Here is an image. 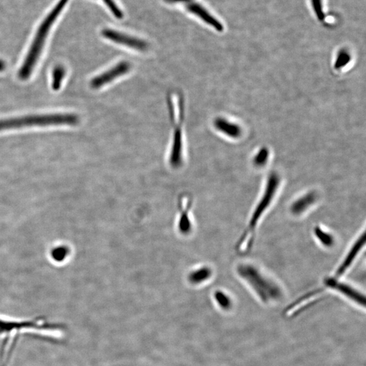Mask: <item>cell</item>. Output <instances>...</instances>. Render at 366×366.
Returning a JSON list of instances; mask_svg holds the SVG:
<instances>
[{
    "label": "cell",
    "instance_id": "1",
    "mask_svg": "<svg viewBox=\"0 0 366 366\" xmlns=\"http://www.w3.org/2000/svg\"><path fill=\"white\" fill-rule=\"evenodd\" d=\"M280 182L279 176L275 173H271L268 177L263 193H261L254 207L247 227L244 229L236 245L238 253H248L253 247L258 227L277 197Z\"/></svg>",
    "mask_w": 366,
    "mask_h": 366
},
{
    "label": "cell",
    "instance_id": "2",
    "mask_svg": "<svg viewBox=\"0 0 366 366\" xmlns=\"http://www.w3.org/2000/svg\"><path fill=\"white\" fill-rule=\"evenodd\" d=\"M68 1L69 0H59L38 28L31 47L18 72V76L20 79L27 80L31 75L34 68L39 61L40 55L43 53L46 40L51 27H53L57 18L61 15V12L65 9Z\"/></svg>",
    "mask_w": 366,
    "mask_h": 366
},
{
    "label": "cell",
    "instance_id": "3",
    "mask_svg": "<svg viewBox=\"0 0 366 366\" xmlns=\"http://www.w3.org/2000/svg\"><path fill=\"white\" fill-rule=\"evenodd\" d=\"M237 273L263 303H273L282 297L279 286L255 265L242 263L237 267Z\"/></svg>",
    "mask_w": 366,
    "mask_h": 366
},
{
    "label": "cell",
    "instance_id": "4",
    "mask_svg": "<svg viewBox=\"0 0 366 366\" xmlns=\"http://www.w3.org/2000/svg\"><path fill=\"white\" fill-rule=\"evenodd\" d=\"M322 289L325 293L329 291L335 292L359 307H365V296L353 286L342 281V279H337L332 275L329 276L324 279Z\"/></svg>",
    "mask_w": 366,
    "mask_h": 366
},
{
    "label": "cell",
    "instance_id": "5",
    "mask_svg": "<svg viewBox=\"0 0 366 366\" xmlns=\"http://www.w3.org/2000/svg\"><path fill=\"white\" fill-rule=\"evenodd\" d=\"M365 243V231L358 235L357 239L352 243L351 248L347 252L345 257L342 259L341 263L338 265L337 269L334 272L333 276L337 279H341V278L349 271L352 266L354 265L356 260L359 257L362 250L364 249Z\"/></svg>",
    "mask_w": 366,
    "mask_h": 366
},
{
    "label": "cell",
    "instance_id": "6",
    "mask_svg": "<svg viewBox=\"0 0 366 366\" xmlns=\"http://www.w3.org/2000/svg\"><path fill=\"white\" fill-rule=\"evenodd\" d=\"M131 69L129 62L121 61L107 71L96 76L91 82V87L94 89H100L107 85L117 78L129 73Z\"/></svg>",
    "mask_w": 366,
    "mask_h": 366
},
{
    "label": "cell",
    "instance_id": "7",
    "mask_svg": "<svg viewBox=\"0 0 366 366\" xmlns=\"http://www.w3.org/2000/svg\"><path fill=\"white\" fill-rule=\"evenodd\" d=\"M102 35L106 39L111 40L113 43L126 46V47L137 50V51H145L149 48V45L144 40L115 31L113 29H103V31H102Z\"/></svg>",
    "mask_w": 366,
    "mask_h": 366
},
{
    "label": "cell",
    "instance_id": "8",
    "mask_svg": "<svg viewBox=\"0 0 366 366\" xmlns=\"http://www.w3.org/2000/svg\"><path fill=\"white\" fill-rule=\"evenodd\" d=\"M318 198L319 197L316 192L311 191L303 194L292 204L290 208L291 213L295 216L303 215L317 203Z\"/></svg>",
    "mask_w": 366,
    "mask_h": 366
},
{
    "label": "cell",
    "instance_id": "9",
    "mask_svg": "<svg viewBox=\"0 0 366 366\" xmlns=\"http://www.w3.org/2000/svg\"><path fill=\"white\" fill-rule=\"evenodd\" d=\"M181 124L182 121L180 122L174 134L173 147L170 156V164L175 169L181 167L183 162V133L181 131Z\"/></svg>",
    "mask_w": 366,
    "mask_h": 366
},
{
    "label": "cell",
    "instance_id": "10",
    "mask_svg": "<svg viewBox=\"0 0 366 366\" xmlns=\"http://www.w3.org/2000/svg\"><path fill=\"white\" fill-rule=\"evenodd\" d=\"M186 8L190 13H193V15L197 16L200 19L207 23L208 25H211V27L215 28L217 31L222 32L223 31V26L217 19H215L213 16L209 13L199 4L196 3H191L188 2L186 3Z\"/></svg>",
    "mask_w": 366,
    "mask_h": 366
},
{
    "label": "cell",
    "instance_id": "11",
    "mask_svg": "<svg viewBox=\"0 0 366 366\" xmlns=\"http://www.w3.org/2000/svg\"><path fill=\"white\" fill-rule=\"evenodd\" d=\"M215 126L218 131L225 134L228 137L236 139L241 135V130L239 126L231 123L224 118H217L215 121Z\"/></svg>",
    "mask_w": 366,
    "mask_h": 366
},
{
    "label": "cell",
    "instance_id": "12",
    "mask_svg": "<svg viewBox=\"0 0 366 366\" xmlns=\"http://www.w3.org/2000/svg\"><path fill=\"white\" fill-rule=\"evenodd\" d=\"M314 234L317 241L323 247L327 248L333 247L335 241V237L327 230L317 226L314 229Z\"/></svg>",
    "mask_w": 366,
    "mask_h": 366
},
{
    "label": "cell",
    "instance_id": "13",
    "mask_svg": "<svg viewBox=\"0 0 366 366\" xmlns=\"http://www.w3.org/2000/svg\"><path fill=\"white\" fill-rule=\"evenodd\" d=\"M191 202L189 198L186 197V204L185 210H181V218L179 221V229L182 233H187L191 229V222L189 217V210L191 207Z\"/></svg>",
    "mask_w": 366,
    "mask_h": 366
},
{
    "label": "cell",
    "instance_id": "14",
    "mask_svg": "<svg viewBox=\"0 0 366 366\" xmlns=\"http://www.w3.org/2000/svg\"><path fill=\"white\" fill-rule=\"evenodd\" d=\"M212 273V270L209 267L199 268L190 274L189 280L193 283H201L211 278Z\"/></svg>",
    "mask_w": 366,
    "mask_h": 366
},
{
    "label": "cell",
    "instance_id": "15",
    "mask_svg": "<svg viewBox=\"0 0 366 366\" xmlns=\"http://www.w3.org/2000/svg\"><path fill=\"white\" fill-rule=\"evenodd\" d=\"M65 75V69L63 66H57L53 71V83L52 87L54 91H59L62 82Z\"/></svg>",
    "mask_w": 366,
    "mask_h": 366
},
{
    "label": "cell",
    "instance_id": "16",
    "mask_svg": "<svg viewBox=\"0 0 366 366\" xmlns=\"http://www.w3.org/2000/svg\"><path fill=\"white\" fill-rule=\"evenodd\" d=\"M351 55L348 52L345 51H341L337 56V60H336L335 64V68L336 69H341L343 67H345L349 61H351Z\"/></svg>",
    "mask_w": 366,
    "mask_h": 366
},
{
    "label": "cell",
    "instance_id": "17",
    "mask_svg": "<svg viewBox=\"0 0 366 366\" xmlns=\"http://www.w3.org/2000/svg\"><path fill=\"white\" fill-rule=\"evenodd\" d=\"M269 150L267 148H262L259 151V153L255 156L254 159V164L258 167H264L267 162L268 158H269Z\"/></svg>",
    "mask_w": 366,
    "mask_h": 366
},
{
    "label": "cell",
    "instance_id": "18",
    "mask_svg": "<svg viewBox=\"0 0 366 366\" xmlns=\"http://www.w3.org/2000/svg\"><path fill=\"white\" fill-rule=\"evenodd\" d=\"M215 299L220 307L223 309H227L231 307V299L223 292H217L215 293Z\"/></svg>",
    "mask_w": 366,
    "mask_h": 366
},
{
    "label": "cell",
    "instance_id": "19",
    "mask_svg": "<svg viewBox=\"0 0 366 366\" xmlns=\"http://www.w3.org/2000/svg\"><path fill=\"white\" fill-rule=\"evenodd\" d=\"M103 3L107 5L108 9L111 11L113 15L118 19H121L124 18L123 12L120 10L119 7L116 5L114 0H103Z\"/></svg>",
    "mask_w": 366,
    "mask_h": 366
},
{
    "label": "cell",
    "instance_id": "20",
    "mask_svg": "<svg viewBox=\"0 0 366 366\" xmlns=\"http://www.w3.org/2000/svg\"><path fill=\"white\" fill-rule=\"evenodd\" d=\"M313 3L314 11H315L316 15L320 21H323L324 19V14L322 11V6L321 0H311Z\"/></svg>",
    "mask_w": 366,
    "mask_h": 366
},
{
    "label": "cell",
    "instance_id": "21",
    "mask_svg": "<svg viewBox=\"0 0 366 366\" xmlns=\"http://www.w3.org/2000/svg\"><path fill=\"white\" fill-rule=\"evenodd\" d=\"M67 250L65 248H59L53 251V257L58 261H62L65 259V256L67 254Z\"/></svg>",
    "mask_w": 366,
    "mask_h": 366
},
{
    "label": "cell",
    "instance_id": "22",
    "mask_svg": "<svg viewBox=\"0 0 366 366\" xmlns=\"http://www.w3.org/2000/svg\"><path fill=\"white\" fill-rule=\"evenodd\" d=\"M168 3L175 4V3H187L190 0H165Z\"/></svg>",
    "mask_w": 366,
    "mask_h": 366
},
{
    "label": "cell",
    "instance_id": "23",
    "mask_svg": "<svg viewBox=\"0 0 366 366\" xmlns=\"http://www.w3.org/2000/svg\"><path fill=\"white\" fill-rule=\"evenodd\" d=\"M5 67L6 65L5 62L3 61H0V71H3V70L5 69Z\"/></svg>",
    "mask_w": 366,
    "mask_h": 366
}]
</instances>
